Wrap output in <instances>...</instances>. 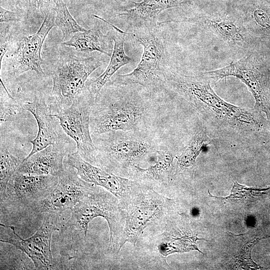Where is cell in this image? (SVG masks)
Returning a JSON list of instances; mask_svg holds the SVG:
<instances>
[{
	"instance_id": "1",
	"label": "cell",
	"mask_w": 270,
	"mask_h": 270,
	"mask_svg": "<svg viewBox=\"0 0 270 270\" xmlns=\"http://www.w3.org/2000/svg\"><path fill=\"white\" fill-rule=\"evenodd\" d=\"M164 87L187 100L203 120L211 124L246 132L260 131L264 126L266 121L261 112L226 102L215 92L210 80L202 74L188 76L169 68Z\"/></svg>"
},
{
	"instance_id": "2",
	"label": "cell",
	"mask_w": 270,
	"mask_h": 270,
	"mask_svg": "<svg viewBox=\"0 0 270 270\" xmlns=\"http://www.w3.org/2000/svg\"><path fill=\"white\" fill-rule=\"evenodd\" d=\"M71 210L70 218L62 225L60 232L66 238H70V248L74 252L84 248L88 224L98 216L104 218L108 225L109 250L114 252L120 250L125 220L119 200L112 194L94 184L90 192Z\"/></svg>"
},
{
	"instance_id": "3",
	"label": "cell",
	"mask_w": 270,
	"mask_h": 270,
	"mask_svg": "<svg viewBox=\"0 0 270 270\" xmlns=\"http://www.w3.org/2000/svg\"><path fill=\"white\" fill-rule=\"evenodd\" d=\"M130 131L108 132L92 138L96 152L92 164L118 175L156 154L158 149L146 135Z\"/></svg>"
},
{
	"instance_id": "4",
	"label": "cell",
	"mask_w": 270,
	"mask_h": 270,
	"mask_svg": "<svg viewBox=\"0 0 270 270\" xmlns=\"http://www.w3.org/2000/svg\"><path fill=\"white\" fill-rule=\"evenodd\" d=\"M150 114V106L140 98L100 94L91 108L92 136L118 130L147 133Z\"/></svg>"
},
{
	"instance_id": "5",
	"label": "cell",
	"mask_w": 270,
	"mask_h": 270,
	"mask_svg": "<svg viewBox=\"0 0 270 270\" xmlns=\"http://www.w3.org/2000/svg\"><path fill=\"white\" fill-rule=\"evenodd\" d=\"M128 34L143 47L140 61L132 72L116 75L108 82L115 86L138 84L148 88H163L169 68L164 40L157 24L133 28Z\"/></svg>"
},
{
	"instance_id": "6",
	"label": "cell",
	"mask_w": 270,
	"mask_h": 270,
	"mask_svg": "<svg viewBox=\"0 0 270 270\" xmlns=\"http://www.w3.org/2000/svg\"><path fill=\"white\" fill-rule=\"evenodd\" d=\"M170 202L152 188L142 183L120 202L125 220L120 250L126 242L135 246L146 228H159L164 224Z\"/></svg>"
},
{
	"instance_id": "7",
	"label": "cell",
	"mask_w": 270,
	"mask_h": 270,
	"mask_svg": "<svg viewBox=\"0 0 270 270\" xmlns=\"http://www.w3.org/2000/svg\"><path fill=\"white\" fill-rule=\"evenodd\" d=\"M103 62L94 56L60 54L51 72L52 88L48 101L53 114L72 104L84 92L88 76Z\"/></svg>"
},
{
	"instance_id": "8",
	"label": "cell",
	"mask_w": 270,
	"mask_h": 270,
	"mask_svg": "<svg viewBox=\"0 0 270 270\" xmlns=\"http://www.w3.org/2000/svg\"><path fill=\"white\" fill-rule=\"evenodd\" d=\"M60 214H46L42 225L29 238L23 239L15 231L13 226L0 223L5 228V236L0 238L2 242L8 243L26 254L32 260L36 270L55 268V263L50 250L52 234L60 231L62 224Z\"/></svg>"
},
{
	"instance_id": "9",
	"label": "cell",
	"mask_w": 270,
	"mask_h": 270,
	"mask_svg": "<svg viewBox=\"0 0 270 270\" xmlns=\"http://www.w3.org/2000/svg\"><path fill=\"white\" fill-rule=\"evenodd\" d=\"M84 90L69 107L52 115L58 120L65 134L76 143V152L92 164L96 148L90 132V116L94 100L87 90L86 93Z\"/></svg>"
},
{
	"instance_id": "10",
	"label": "cell",
	"mask_w": 270,
	"mask_h": 270,
	"mask_svg": "<svg viewBox=\"0 0 270 270\" xmlns=\"http://www.w3.org/2000/svg\"><path fill=\"white\" fill-rule=\"evenodd\" d=\"M94 184L82 180L76 169L64 160V170L58 176V182L53 190L44 198L30 208L33 214H61L72 210L87 195Z\"/></svg>"
},
{
	"instance_id": "11",
	"label": "cell",
	"mask_w": 270,
	"mask_h": 270,
	"mask_svg": "<svg viewBox=\"0 0 270 270\" xmlns=\"http://www.w3.org/2000/svg\"><path fill=\"white\" fill-rule=\"evenodd\" d=\"M54 10L52 9L45 16L43 22L36 33L24 36L18 42L17 48L12 54L6 70L8 79L16 78L29 70L39 75L44 72L41 57L42 44L51 29L56 26Z\"/></svg>"
},
{
	"instance_id": "12",
	"label": "cell",
	"mask_w": 270,
	"mask_h": 270,
	"mask_svg": "<svg viewBox=\"0 0 270 270\" xmlns=\"http://www.w3.org/2000/svg\"><path fill=\"white\" fill-rule=\"evenodd\" d=\"M58 176L34 175L16 172L10 179L0 207L28 210L44 198L55 188Z\"/></svg>"
},
{
	"instance_id": "13",
	"label": "cell",
	"mask_w": 270,
	"mask_h": 270,
	"mask_svg": "<svg viewBox=\"0 0 270 270\" xmlns=\"http://www.w3.org/2000/svg\"><path fill=\"white\" fill-rule=\"evenodd\" d=\"M251 54L246 55L239 60L222 68L206 72L204 76L218 80L228 76L238 78L247 86L255 100L254 108L264 112L270 118V94L265 78L254 62Z\"/></svg>"
},
{
	"instance_id": "14",
	"label": "cell",
	"mask_w": 270,
	"mask_h": 270,
	"mask_svg": "<svg viewBox=\"0 0 270 270\" xmlns=\"http://www.w3.org/2000/svg\"><path fill=\"white\" fill-rule=\"evenodd\" d=\"M65 160L76 169L82 180L106 190L120 202L126 198L140 184L91 164L76 152L68 155Z\"/></svg>"
},
{
	"instance_id": "15",
	"label": "cell",
	"mask_w": 270,
	"mask_h": 270,
	"mask_svg": "<svg viewBox=\"0 0 270 270\" xmlns=\"http://www.w3.org/2000/svg\"><path fill=\"white\" fill-rule=\"evenodd\" d=\"M24 108L30 112L36 121L38 132L36 138L30 142L32 148L26 158L66 139L60 130L62 129L58 120L52 115L49 101L44 96H36L30 102H22Z\"/></svg>"
},
{
	"instance_id": "16",
	"label": "cell",
	"mask_w": 270,
	"mask_h": 270,
	"mask_svg": "<svg viewBox=\"0 0 270 270\" xmlns=\"http://www.w3.org/2000/svg\"><path fill=\"white\" fill-rule=\"evenodd\" d=\"M69 142L65 139L25 158L17 172L34 175L59 176L64 170V160L70 154L66 148Z\"/></svg>"
},
{
	"instance_id": "17",
	"label": "cell",
	"mask_w": 270,
	"mask_h": 270,
	"mask_svg": "<svg viewBox=\"0 0 270 270\" xmlns=\"http://www.w3.org/2000/svg\"><path fill=\"white\" fill-rule=\"evenodd\" d=\"M94 17L100 19L111 26L117 32L112 36L114 42V48L110 60L106 70L98 76L86 82V89L88 92L94 102L99 96L104 86L110 81V78L122 66L134 61L133 59L127 56L124 52V44L126 38L128 35L126 32L114 26L104 18L94 15Z\"/></svg>"
},
{
	"instance_id": "18",
	"label": "cell",
	"mask_w": 270,
	"mask_h": 270,
	"mask_svg": "<svg viewBox=\"0 0 270 270\" xmlns=\"http://www.w3.org/2000/svg\"><path fill=\"white\" fill-rule=\"evenodd\" d=\"M156 158L154 164L146 168L134 166L130 175L134 180L152 188L154 184H164L166 182H170L176 176L174 156L168 150H158Z\"/></svg>"
},
{
	"instance_id": "19",
	"label": "cell",
	"mask_w": 270,
	"mask_h": 270,
	"mask_svg": "<svg viewBox=\"0 0 270 270\" xmlns=\"http://www.w3.org/2000/svg\"><path fill=\"white\" fill-rule=\"evenodd\" d=\"M190 0H143L134 2V6L119 14L126 18L133 28L143 24H156V20L163 10L168 8L182 6Z\"/></svg>"
},
{
	"instance_id": "20",
	"label": "cell",
	"mask_w": 270,
	"mask_h": 270,
	"mask_svg": "<svg viewBox=\"0 0 270 270\" xmlns=\"http://www.w3.org/2000/svg\"><path fill=\"white\" fill-rule=\"evenodd\" d=\"M112 36L104 34L98 24L84 32H79L62 44L72 46L78 51L92 52L97 51L111 56L114 46Z\"/></svg>"
},
{
	"instance_id": "21",
	"label": "cell",
	"mask_w": 270,
	"mask_h": 270,
	"mask_svg": "<svg viewBox=\"0 0 270 270\" xmlns=\"http://www.w3.org/2000/svg\"><path fill=\"white\" fill-rule=\"evenodd\" d=\"M167 222V221H166ZM158 236L154 238V250L162 256L176 252H188L198 250L196 237L185 232H174L166 222L158 228Z\"/></svg>"
},
{
	"instance_id": "22",
	"label": "cell",
	"mask_w": 270,
	"mask_h": 270,
	"mask_svg": "<svg viewBox=\"0 0 270 270\" xmlns=\"http://www.w3.org/2000/svg\"><path fill=\"white\" fill-rule=\"evenodd\" d=\"M204 23L208 28L228 44L242 46L245 44L246 30L240 20L228 16L207 18Z\"/></svg>"
},
{
	"instance_id": "23",
	"label": "cell",
	"mask_w": 270,
	"mask_h": 270,
	"mask_svg": "<svg viewBox=\"0 0 270 270\" xmlns=\"http://www.w3.org/2000/svg\"><path fill=\"white\" fill-rule=\"evenodd\" d=\"M212 140L205 129L199 128L192 137L182 154L177 157L176 175L180 171L192 167L201 152L208 146Z\"/></svg>"
},
{
	"instance_id": "24",
	"label": "cell",
	"mask_w": 270,
	"mask_h": 270,
	"mask_svg": "<svg viewBox=\"0 0 270 270\" xmlns=\"http://www.w3.org/2000/svg\"><path fill=\"white\" fill-rule=\"evenodd\" d=\"M25 158L14 154L9 150L6 142L0 136V200L4 197L8 182L22 163Z\"/></svg>"
},
{
	"instance_id": "25",
	"label": "cell",
	"mask_w": 270,
	"mask_h": 270,
	"mask_svg": "<svg viewBox=\"0 0 270 270\" xmlns=\"http://www.w3.org/2000/svg\"><path fill=\"white\" fill-rule=\"evenodd\" d=\"M53 9L56 13L54 23L62 32L64 42L68 40L72 34L86 30L72 17L64 0H54Z\"/></svg>"
},
{
	"instance_id": "26",
	"label": "cell",
	"mask_w": 270,
	"mask_h": 270,
	"mask_svg": "<svg viewBox=\"0 0 270 270\" xmlns=\"http://www.w3.org/2000/svg\"><path fill=\"white\" fill-rule=\"evenodd\" d=\"M5 92L1 93L0 96V124L6 122L14 120L26 110L22 102L14 99L8 92L1 80Z\"/></svg>"
},
{
	"instance_id": "27",
	"label": "cell",
	"mask_w": 270,
	"mask_h": 270,
	"mask_svg": "<svg viewBox=\"0 0 270 270\" xmlns=\"http://www.w3.org/2000/svg\"><path fill=\"white\" fill-rule=\"evenodd\" d=\"M248 15L257 25L270 32V13L266 7L254 4L248 8Z\"/></svg>"
},
{
	"instance_id": "28",
	"label": "cell",
	"mask_w": 270,
	"mask_h": 270,
	"mask_svg": "<svg viewBox=\"0 0 270 270\" xmlns=\"http://www.w3.org/2000/svg\"><path fill=\"white\" fill-rule=\"evenodd\" d=\"M28 12L36 18L45 16L53 9L54 0H28Z\"/></svg>"
},
{
	"instance_id": "29",
	"label": "cell",
	"mask_w": 270,
	"mask_h": 270,
	"mask_svg": "<svg viewBox=\"0 0 270 270\" xmlns=\"http://www.w3.org/2000/svg\"><path fill=\"white\" fill-rule=\"evenodd\" d=\"M9 27L0 26V61L2 66L3 58L8 50L10 42V34H9Z\"/></svg>"
},
{
	"instance_id": "30",
	"label": "cell",
	"mask_w": 270,
	"mask_h": 270,
	"mask_svg": "<svg viewBox=\"0 0 270 270\" xmlns=\"http://www.w3.org/2000/svg\"><path fill=\"white\" fill-rule=\"evenodd\" d=\"M0 23L20 20V16L18 12L7 10L1 6H0Z\"/></svg>"
},
{
	"instance_id": "31",
	"label": "cell",
	"mask_w": 270,
	"mask_h": 270,
	"mask_svg": "<svg viewBox=\"0 0 270 270\" xmlns=\"http://www.w3.org/2000/svg\"><path fill=\"white\" fill-rule=\"evenodd\" d=\"M9 4L18 11L24 10V4L22 0H8Z\"/></svg>"
},
{
	"instance_id": "32",
	"label": "cell",
	"mask_w": 270,
	"mask_h": 270,
	"mask_svg": "<svg viewBox=\"0 0 270 270\" xmlns=\"http://www.w3.org/2000/svg\"><path fill=\"white\" fill-rule=\"evenodd\" d=\"M270 5V0H265Z\"/></svg>"
},
{
	"instance_id": "33",
	"label": "cell",
	"mask_w": 270,
	"mask_h": 270,
	"mask_svg": "<svg viewBox=\"0 0 270 270\" xmlns=\"http://www.w3.org/2000/svg\"></svg>"
}]
</instances>
